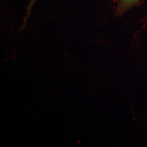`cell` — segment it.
<instances>
[{
    "instance_id": "obj_1",
    "label": "cell",
    "mask_w": 147,
    "mask_h": 147,
    "mask_svg": "<svg viewBox=\"0 0 147 147\" xmlns=\"http://www.w3.org/2000/svg\"><path fill=\"white\" fill-rule=\"evenodd\" d=\"M138 0H121V5L123 7L131 5L136 3Z\"/></svg>"
},
{
    "instance_id": "obj_2",
    "label": "cell",
    "mask_w": 147,
    "mask_h": 147,
    "mask_svg": "<svg viewBox=\"0 0 147 147\" xmlns=\"http://www.w3.org/2000/svg\"><path fill=\"white\" fill-rule=\"evenodd\" d=\"M36 0H31L30 1V5H28V7L27 8V16H26V19L27 18V17L28 16V15L30 14V11L31 10L32 7L33 5V4L34 3V2H36Z\"/></svg>"
}]
</instances>
